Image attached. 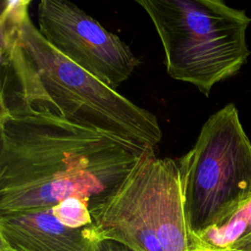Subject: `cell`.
I'll return each instance as SVG.
<instances>
[{"instance_id":"cell-1","label":"cell","mask_w":251,"mask_h":251,"mask_svg":"<svg viewBox=\"0 0 251 251\" xmlns=\"http://www.w3.org/2000/svg\"><path fill=\"white\" fill-rule=\"evenodd\" d=\"M29 0H6L0 15V115L41 114L154 148L157 117L53 48L33 25Z\"/></svg>"},{"instance_id":"cell-2","label":"cell","mask_w":251,"mask_h":251,"mask_svg":"<svg viewBox=\"0 0 251 251\" xmlns=\"http://www.w3.org/2000/svg\"><path fill=\"white\" fill-rule=\"evenodd\" d=\"M145 148L48 115H0V215L52 208L70 197L91 209Z\"/></svg>"},{"instance_id":"cell-3","label":"cell","mask_w":251,"mask_h":251,"mask_svg":"<svg viewBox=\"0 0 251 251\" xmlns=\"http://www.w3.org/2000/svg\"><path fill=\"white\" fill-rule=\"evenodd\" d=\"M151 19L168 75L193 84L205 96L239 72L250 50L251 19L221 0H136Z\"/></svg>"},{"instance_id":"cell-4","label":"cell","mask_w":251,"mask_h":251,"mask_svg":"<svg viewBox=\"0 0 251 251\" xmlns=\"http://www.w3.org/2000/svg\"><path fill=\"white\" fill-rule=\"evenodd\" d=\"M177 165L190 234L215 225L251 198V142L234 104L208 118Z\"/></svg>"},{"instance_id":"cell-5","label":"cell","mask_w":251,"mask_h":251,"mask_svg":"<svg viewBox=\"0 0 251 251\" xmlns=\"http://www.w3.org/2000/svg\"><path fill=\"white\" fill-rule=\"evenodd\" d=\"M117 206L120 227L129 240L162 251H189L177 161L159 158L147 145L119 185Z\"/></svg>"},{"instance_id":"cell-6","label":"cell","mask_w":251,"mask_h":251,"mask_svg":"<svg viewBox=\"0 0 251 251\" xmlns=\"http://www.w3.org/2000/svg\"><path fill=\"white\" fill-rule=\"evenodd\" d=\"M37 23L53 48L115 90L140 63L118 35L69 1L41 0Z\"/></svg>"},{"instance_id":"cell-7","label":"cell","mask_w":251,"mask_h":251,"mask_svg":"<svg viewBox=\"0 0 251 251\" xmlns=\"http://www.w3.org/2000/svg\"><path fill=\"white\" fill-rule=\"evenodd\" d=\"M101 240L93 224L67 226L52 208L0 215V251H95Z\"/></svg>"},{"instance_id":"cell-8","label":"cell","mask_w":251,"mask_h":251,"mask_svg":"<svg viewBox=\"0 0 251 251\" xmlns=\"http://www.w3.org/2000/svg\"><path fill=\"white\" fill-rule=\"evenodd\" d=\"M251 247V198L215 225L190 234L189 251H238Z\"/></svg>"},{"instance_id":"cell-9","label":"cell","mask_w":251,"mask_h":251,"mask_svg":"<svg viewBox=\"0 0 251 251\" xmlns=\"http://www.w3.org/2000/svg\"><path fill=\"white\" fill-rule=\"evenodd\" d=\"M54 216L65 226L77 228L93 224L89 203L78 197H70L52 207Z\"/></svg>"},{"instance_id":"cell-10","label":"cell","mask_w":251,"mask_h":251,"mask_svg":"<svg viewBox=\"0 0 251 251\" xmlns=\"http://www.w3.org/2000/svg\"><path fill=\"white\" fill-rule=\"evenodd\" d=\"M95 251H134V250L130 249L129 247L118 241H115L112 239H103L98 243Z\"/></svg>"},{"instance_id":"cell-11","label":"cell","mask_w":251,"mask_h":251,"mask_svg":"<svg viewBox=\"0 0 251 251\" xmlns=\"http://www.w3.org/2000/svg\"><path fill=\"white\" fill-rule=\"evenodd\" d=\"M238 251H251V247H248L246 249H241V250H238Z\"/></svg>"}]
</instances>
